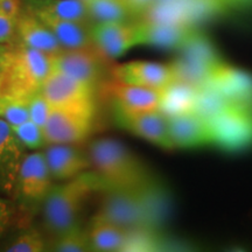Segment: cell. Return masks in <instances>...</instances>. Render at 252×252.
<instances>
[{"instance_id": "6da1fadb", "label": "cell", "mask_w": 252, "mask_h": 252, "mask_svg": "<svg viewBox=\"0 0 252 252\" xmlns=\"http://www.w3.org/2000/svg\"><path fill=\"white\" fill-rule=\"evenodd\" d=\"M52 72L50 55L20 41L7 46L0 68V98L30 102Z\"/></svg>"}, {"instance_id": "7a4b0ae2", "label": "cell", "mask_w": 252, "mask_h": 252, "mask_svg": "<svg viewBox=\"0 0 252 252\" xmlns=\"http://www.w3.org/2000/svg\"><path fill=\"white\" fill-rule=\"evenodd\" d=\"M91 166L104 189H138L157 186L147 167L125 145L110 138L94 140L89 146Z\"/></svg>"}, {"instance_id": "3957f363", "label": "cell", "mask_w": 252, "mask_h": 252, "mask_svg": "<svg viewBox=\"0 0 252 252\" xmlns=\"http://www.w3.org/2000/svg\"><path fill=\"white\" fill-rule=\"evenodd\" d=\"M94 190H103V184L96 173L84 172L64 184L53 186L41 209L46 231L55 237L81 226L82 207Z\"/></svg>"}, {"instance_id": "277c9868", "label": "cell", "mask_w": 252, "mask_h": 252, "mask_svg": "<svg viewBox=\"0 0 252 252\" xmlns=\"http://www.w3.org/2000/svg\"><path fill=\"white\" fill-rule=\"evenodd\" d=\"M97 217L127 231L153 230L158 220V186L138 189H104Z\"/></svg>"}, {"instance_id": "5b68a950", "label": "cell", "mask_w": 252, "mask_h": 252, "mask_svg": "<svg viewBox=\"0 0 252 252\" xmlns=\"http://www.w3.org/2000/svg\"><path fill=\"white\" fill-rule=\"evenodd\" d=\"M53 180L45 152L25 154L13 196L24 216L33 215L42 209L46 197L54 186Z\"/></svg>"}, {"instance_id": "8992f818", "label": "cell", "mask_w": 252, "mask_h": 252, "mask_svg": "<svg viewBox=\"0 0 252 252\" xmlns=\"http://www.w3.org/2000/svg\"><path fill=\"white\" fill-rule=\"evenodd\" d=\"M182 55L171 63L175 81L186 82L195 87L209 83L225 64L206 39L196 34L181 49Z\"/></svg>"}, {"instance_id": "52a82bcc", "label": "cell", "mask_w": 252, "mask_h": 252, "mask_svg": "<svg viewBox=\"0 0 252 252\" xmlns=\"http://www.w3.org/2000/svg\"><path fill=\"white\" fill-rule=\"evenodd\" d=\"M213 144L235 152L252 146V109L228 105L210 119Z\"/></svg>"}, {"instance_id": "ba28073f", "label": "cell", "mask_w": 252, "mask_h": 252, "mask_svg": "<svg viewBox=\"0 0 252 252\" xmlns=\"http://www.w3.org/2000/svg\"><path fill=\"white\" fill-rule=\"evenodd\" d=\"M94 87L59 71H52L41 93L53 109L69 110L93 115Z\"/></svg>"}, {"instance_id": "9c48e42d", "label": "cell", "mask_w": 252, "mask_h": 252, "mask_svg": "<svg viewBox=\"0 0 252 252\" xmlns=\"http://www.w3.org/2000/svg\"><path fill=\"white\" fill-rule=\"evenodd\" d=\"M105 59L94 46L76 49L64 48L58 54L50 55L52 71L62 72L94 88L102 75Z\"/></svg>"}, {"instance_id": "30bf717a", "label": "cell", "mask_w": 252, "mask_h": 252, "mask_svg": "<svg viewBox=\"0 0 252 252\" xmlns=\"http://www.w3.org/2000/svg\"><path fill=\"white\" fill-rule=\"evenodd\" d=\"M116 119L125 130L160 149L166 151L175 149L169 133L168 117L161 110L127 112L116 108Z\"/></svg>"}, {"instance_id": "8fae6325", "label": "cell", "mask_w": 252, "mask_h": 252, "mask_svg": "<svg viewBox=\"0 0 252 252\" xmlns=\"http://www.w3.org/2000/svg\"><path fill=\"white\" fill-rule=\"evenodd\" d=\"M94 45L106 59H118L134 46L140 45L137 24L100 23L91 26Z\"/></svg>"}, {"instance_id": "7c38bea8", "label": "cell", "mask_w": 252, "mask_h": 252, "mask_svg": "<svg viewBox=\"0 0 252 252\" xmlns=\"http://www.w3.org/2000/svg\"><path fill=\"white\" fill-rule=\"evenodd\" d=\"M11 125L0 119V196L13 200L19 169L26 154Z\"/></svg>"}, {"instance_id": "4fadbf2b", "label": "cell", "mask_w": 252, "mask_h": 252, "mask_svg": "<svg viewBox=\"0 0 252 252\" xmlns=\"http://www.w3.org/2000/svg\"><path fill=\"white\" fill-rule=\"evenodd\" d=\"M93 115L53 109L43 132L47 145L76 144L89 134Z\"/></svg>"}, {"instance_id": "5bb4252c", "label": "cell", "mask_w": 252, "mask_h": 252, "mask_svg": "<svg viewBox=\"0 0 252 252\" xmlns=\"http://www.w3.org/2000/svg\"><path fill=\"white\" fill-rule=\"evenodd\" d=\"M115 81L152 89L162 90L175 81L172 64L149 61H132L116 65L112 69Z\"/></svg>"}, {"instance_id": "9a60e30c", "label": "cell", "mask_w": 252, "mask_h": 252, "mask_svg": "<svg viewBox=\"0 0 252 252\" xmlns=\"http://www.w3.org/2000/svg\"><path fill=\"white\" fill-rule=\"evenodd\" d=\"M137 25L140 45H151L165 49L181 50L197 34L194 27L189 25L146 20H140Z\"/></svg>"}, {"instance_id": "2e32d148", "label": "cell", "mask_w": 252, "mask_h": 252, "mask_svg": "<svg viewBox=\"0 0 252 252\" xmlns=\"http://www.w3.org/2000/svg\"><path fill=\"white\" fill-rule=\"evenodd\" d=\"M45 157L54 180H70L91 167L89 154L82 152L72 144L48 145Z\"/></svg>"}, {"instance_id": "e0dca14e", "label": "cell", "mask_w": 252, "mask_h": 252, "mask_svg": "<svg viewBox=\"0 0 252 252\" xmlns=\"http://www.w3.org/2000/svg\"><path fill=\"white\" fill-rule=\"evenodd\" d=\"M169 133L174 147L195 149L213 144L209 122L196 112L168 118Z\"/></svg>"}, {"instance_id": "ac0fdd59", "label": "cell", "mask_w": 252, "mask_h": 252, "mask_svg": "<svg viewBox=\"0 0 252 252\" xmlns=\"http://www.w3.org/2000/svg\"><path fill=\"white\" fill-rule=\"evenodd\" d=\"M17 33L21 43L46 54L54 55L64 49L54 33L40 19L24 8L17 19Z\"/></svg>"}, {"instance_id": "d6986e66", "label": "cell", "mask_w": 252, "mask_h": 252, "mask_svg": "<svg viewBox=\"0 0 252 252\" xmlns=\"http://www.w3.org/2000/svg\"><path fill=\"white\" fill-rule=\"evenodd\" d=\"M116 108L127 112L160 110L162 90L115 81L109 86Z\"/></svg>"}, {"instance_id": "ffe728a7", "label": "cell", "mask_w": 252, "mask_h": 252, "mask_svg": "<svg viewBox=\"0 0 252 252\" xmlns=\"http://www.w3.org/2000/svg\"><path fill=\"white\" fill-rule=\"evenodd\" d=\"M209 84L220 91L229 105L252 109V78L243 71L235 70L225 63Z\"/></svg>"}, {"instance_id": "44dd1931", "label": "cell", "mask_w": 252, "mask_h": 252, "mask_svg": "<svg viewBox=\"0 0 252 252\" xmlns=\"http://www.w3.org/2000/svg\"><path fill=\"white\" fill-rule=\"evenodd\" d=\"M54 33L63 48L76 49L93 47L94 41L91 35V26L77 23V21L67 20L53 17L48 14H34Z\"/></svg>"}, {"instance_id": "7402d4cb", "label": "cell", "mask_w": 252, "mask_h": 252, "mask_svg": "<svg viewBox=\"0 0 252 252\" xmlns=\"http://www.w3.org/2000/svg\"><path fill=\"white\" fill-rule=\"evenodd\" d=\"M21 6L32 14H48L82 24H93L84 0H21Z\"/></svg>"}, {"instance_id": "603a6c76", "label": "cell", "mask_w": 252, "mask_h": 252, "mask_svg": "<svg viewBox=\"0 0 252 252\" xmlns=\"http://www.w3.org/2000/svg\"><path fill=\"white\" fill-rule=\"evenodd\" d=\"M197 94L198 87L181 81L172 82L162 89L160 110L168 118L194 112Z\"/></svg>"}, {"instance_id": "cb8c5ba5", "label": "cell", "mask_w": 252, "mask_h": 252, "mask_svg": "<svg viewBox=\"0 0 252 252\" xmlns=\"http://www.w3.org/2000/svg\"><path fill=\"white\" fill-rule=\"evenodd\" d=\"M88 235L93 251H124L130 231L94 216Z\"/></svg>"}, {"instance_id": "d4e9b609", "label": "cell", "mask_w": 252, "mask_h": 252, "mask_svg": "<svg viewBox=\"0 0 252 252\" xmlns=\"http://www.w3.org/2000/svg\"><path fill=\"white\" fill-rule=\"evenodd\" d=\"M91 21L100 23H127L132 14L125 0H84Z\"/></svg>"}, {"instance_id": "484cf974", "label": "cell", "mask_w": 252, "mask_h": 252, "mask_svg": "<svg viewBox=\"0 0 252 252\" xmlns=\"http://www.w3.org/2000/svg\"><path fill=\"white\" fill-rule=\"evenodd\" d=\"M48 251L56 252H87L93 251L88 230L81 226L53 237L48 243Z\"/></svg>"}, {"instance_id": "4316f807", "label": "cell", "mask_w": 252, "mask_h": 252, "mask_svg": "<svg viewBox=\"0 0 252 252\" xmlns=\"http://www.w3.org/2000/svg\"><path fill=\"white\" fill-rule=\"evenodd\" d=\"M4 251L43 252L48 251V243L39 230L35 228H26L13 241L6 245Z\"/></svg>"}, {"instance_id": "83f0119b", "label": "cell", "mask_w": 252, "mask_h": 252, "mask_svg": "<svg viewBox=\"0 0 252 252\" xmlns=\"http://www.w3.org/2000/svg\"><path fill=\"white\" fill-rule=\"evenodd\" d=\"M12 130L28 150H39L43 147L46 143L45 132L43 128L36 125L35 123L30 121L23 123L18 126H11Z\"/></svg>"}, {"instance_id": "f1b7e54d", "label": "cell", "mask_w": 252, "mask_h": 252, "mask_svg": "<svg viewBox=\"0 0 252 252\" xmlns=\"http://www.w3.org/2000/svg\"><path fill=\"white\" fill-rule=\"evenodd\" d=\"M0 119L11 126H18L30 121L28 103L7 98H0Z\"/></svg>"}, {"instance_id": "f546056e", "label": "cell", "mask_w": 252, "mask_h": 252, "mask_svg": "<svg viewBox=\"0 0 252 252\" xmlns=\"http://www.w3.org/2000/svg\"><path fill=\"white\" fill-rule=\"evenodd\" d=\"M17 203L12 198L0 196V237L14 224L19 219H23Z\"/></svg>"}, {"instance_id": "4dcf8cb0", "label": "cell", "mask_w": 252, "mask_h": 252, "mask_svg": "<svg viewBox=\"0 0 252 252\" xmlns=\"http://www.w3.org/2000/svg\"><path fill=\"white\" fill-rule=\"evenodd\" d=\"M28 109H30V119L40 127H45L47 121H48L49 113L52 111V106L43 96V94L37 93L28 102Z\"/></svg>"}, {"instance_id": "1f68e13d", "label": "cell", "mask_w": 252, "mask_h": 252, "mask_svg": "<svg viewBox=\"0 0 252 252\" xmlns=\"http://www.w3.org/2000/svg\"><path fill=\"white\" fill-rule=\"evenodd\" d=\"M18 41L17 18L5 13L0 8V43L11 45Z\"/></svg>"}, {"instance_id": "d6a6232c", "label": "cell", "mask_w": 252, "mask_h": 252, "mask_svg": "<svg viewBox=\"0 0 252 252\" xmlns=\"http://www.w3.org/2000/svg\"><path fill=\"white\" fill-rule=\"evenodd\" d=\"M132 17L141 18L149 9L152 7L156 0H125Z\"/></svg>"}, {"instance_id": "836d02e7", "label": "cell", "mask_w": 252, "mask_h": 252, "mask_svg": "<svg viewBox=\"0 0 252 252\" xmlns=\"http://www.w3.org/2000/svg\"><path fill=\"white\" fill-rule=\"evenodd\" d=\"M8 45H2L0 43V68H1V63H2V59H4V55L6 53V49H7Z\"/></svg>"}]
</instances>
